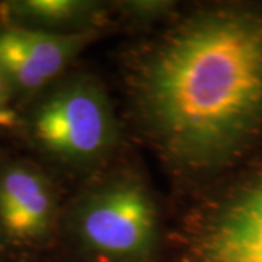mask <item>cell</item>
<instances>
[{"label":"cell","instance_id":"obj_1","mask_svg":"<svg viewBox=\"0 0 262 262\" xmlns=\"http://www.w3.org/2000/svg\"><path fill=\"white\" fill-rule=\"evenodd\" d=\"M133 120L168 169L200 181L262 140V5L179 13L125 63Z\"/></svg>","mask_w":262,"mask_h":262},{"label":"cell","instance_id":"obj_2","mask_svg":"<svg viewBox=\"0 0 262 262\" xmlns=\"http://www.w3.org/2000/svg\"><path fill=\"white\" fill-rule=\"evenodd\" d=\"M60 236L82 262H155L159 203L139 169L111 162L64 203Z\"/></svg>","mask_w":262,"mask_h":262},{"label":"cell","instance_id":"obj_3","mask_svg":"<svg viewBox=\"0 0 262 262\" xmlns=\"http://www.w3.org/2000/svg\"><path fill=\"white\" fill-rule=\"evenodd\" d=\"M13 133L42 165L88 177L110 165L121 125L96 76L69 70L18 111Z\"/></svg>","mask_w":262,"mask_h":262},{"label":"cell","instance_id":"obj_4","mask_svg":"<svg viewBox=\"0 0 262 262\" xmlns=\"http://www.w3.org/2000/svg\"><path fill=\"white\" fill-rule=\"evenodd\" d=\"M181 249L182 262H262V169L196 207Z\"/></svg>","mask_w":262,"mask_h":262},{"label":"cell","instance_id":"obj_5","mask_svg":"<svg viewBox=\"0 0 262 262\" xmlns=\"http://www.w3.org/2000/svg\"><path fill=\"white\" fill-rule=\"evenodd\" d=\"M64 203L46 165L29 158H0V249L28 255L58 237Z\"/></svg>","mask_w":262,"mask_h":262},{"label":"cell","instance_id":"obj_6","mask_svg":"<svg viewBox=\"0 0 262 262\" xmlns=\"http://www.w3.org/2000/svg\"><path fill=\"white\" fill-rule=\"evenodd\" d=\"M99 32L56 35L0 24V73L9 83L18 111L58 77Z\"/></svg>","mask_w":262,"mask_h":262},{"label":"cell","instance_id":"obj_7","mask_svg":"<svg viewBox=\"0 0 262 262\" xmlns=\"http://www.w3.org/2000/svg\"><path fill=\"white\" fill-rule=\"evenodd\" d=\"M111 3L91 0L0 2V24L56 35L99 32L111 18Z\"/></svg>","mask_w":262,"mask_h":262},{"label":"cell","instance_id":"obj_8","mask_svg":"<svg viewBox=\"0 0 262 262\" xmlns=\"http://www.w3.org/2000/svg\"><path fill=\"white\" fill-rule=\"evenodd\" d=\"M111 9L118 16L134 25H156L169 24L179 15L177 2L169 0H124L111 3Z\"/></svg>","mask_w":262,"mask_h":262},{"label":"cell","instance_id":"obj_9","mask_svg":"<svg viewBox=\"0 0 262 262\" xmlns=\"http://www.w3.org/2000/svg\"><path fill=\"white\" fill-rule=\"evenodd\" d=\"M18 118V105L9 83L0 73V130L13 131Z\"/></svg>","mask_w":262,"mask_h":262},{"label":"cell","instance_id":"obj_10","mask_svg":"<svg viewBox=\"0 0 262 262\" xmlns=\"http://www.w3.org/2000/svg\"><path fill=\"white\" fill-rule=\"evenodd\" d=\"M3 256H5V255H3V252H2V249H0V262H2V259H3Z\"/></svg>","mask_w":262,"mask_h":262}]
</instances>
